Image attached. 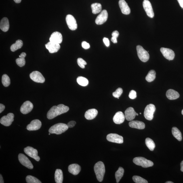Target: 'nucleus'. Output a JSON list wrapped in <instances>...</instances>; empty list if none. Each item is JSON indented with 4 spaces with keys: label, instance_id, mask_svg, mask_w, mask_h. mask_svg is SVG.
I'll list each match as a JSON object with an SVG mask.
<instances>
[{
    "label": "nucleus",
    "instance_id": "15",
    "mask_svg": "<svg viewBox=\"0 0 183 183\" xmlns=\"http://www.w3.org/2000/svg\"><path fill=\"white\" fill-rule=\"evenodd\" d=\"M108 18L107 11L104 9L102 10L95 20V23L98 25H101L106 22Z\"/></svg>",
    "mask_w": 183,
    "mask_h": 183
},
{
    "label": "nucleus",
    "instance_id": "9",
    "mask_svg": "<svg viewBox=\"0 0 183 183\" xmlns=\"http://www.w3.org/2000/svg\"><path fill=\"white\" fill-rule=\"evenodd\" d=\"M30 79L36 83H43L45 82V79L40 72L38 71H33L30 74Z\"/></svg>",
    "mask_w": 183,
    "mask_h": 183
},
{
    "label": "nucleus",
    "instance_id": "54",
    "mask_svg": "<svg viewBox=\"0 0 183 183\" xmlns=\"http://www.w3.org/2000/svg\"><path fill=\"white\" fill-rule=\"evenodd\" d=\"M182 115H183V109L182 110Z\"/></svg>",
    "mask_w": 183,
    "mask_h": 183
},
{
    "label": "nucleus",
    "instance_id": "49",
    "mask_svg": "<svg viewBox=\"0 0 183 183\" xmlns=\"http://www.w3.org/2000/svg\"><path fill=\"white\" fill-rule=\"evenodd\" d=\"M111 41L112 42H113V43H117V39L112 37L111 38Z\"/></svg>",
    "mask_w": 183,
    "mask_h": 183
},
{
    "label": "nucleus",
    "instance_id": "7",
    "mask_svg": "<svg viewBox=\"0 0 183 183\" xmlns=\"http://www.w3.org/2000/svg\"><path fill=\"white\" fill-rule=\"evenodd\" d=\"M24 151L26 154L30 157L33 158L36 161H40V158L38 155V151L37 149L28 146L24 148Z\"/></svg>",
    "mask_w": 183,
    "mask_h": 183
},
{
    "label": "nucleus",
    "instance_id": "21",
    "mask_svg": "<svg viewBox=\"0 0 183 183\" xmlns=\"http://www.w3.org/2000/svg\"><path fill=\"white\" fill-rule=\"evenodd\" d=\"M119 5L122 13L125 15H129L131 12L130 9L125 0H120Z\"/></svg>",
    "mask_w": 183,
    "mask_h": 183
},
{
    "label": "nucleus",
    "instance_id": "1",
    "mask_svg": "<svg viewBox=\"0 0 183 183\" xmlns=\"http://www.w3.org/2000/svg\"><path fill=\"white\" fill-rule=\"evenodd\" d=\"M69 110V108L68 106L63 104L53 106L47 112V117L49 119H53L57 116L66 113Z\"/></svg>",
    "mask_w": 183,
    "mask_h": 183
},
{
    "label": "nucleus",
    "instance_id": "41",
    "mask_svg": "<svg viewBox=\"0 0 183 183\" xmlns=\"http://www.w3.org/2000/svg\"><path fill=\"white\" fill-rule=\"evenodd\" d=\"M77 62L78 65L81 68H85V66L87 65V62L83 59L79 58H78Z\"/></svg>",
    "mask_w": 183,
    "mask_h": 183
},
{
    "label": "nucleus",
    "instance_id": "55",
    "mask_svg": "<svg viewBox=\"0 0 183 183\" xmlns=\"http://www.w3.org/2000/svg\"><path fill=\"white\" fill-rule=\"evenodd\" d=\"M136 115L137 116L138 115V113H136Z\"/></svg>",
    "mask_w": 183,
    "mask_h": 183
},
{
    "label": "nucleus",
    "instance_id": "33",
    "mask_svg": "<svg viewBox=\"0 0 183 183\" xmlns=\"http://www.w3.org/2000/svg\"><path fill=\"white\" fill-rule=\"evenodd\" d=\"M124 173V169L123 167H120L118 170L116 171L115 174L116 182H119L120 180L123 176Z\"/></svg>",
    "mask_w": 183,
    "mask_h": 183
},
{
    "label": "nucleus",
    "instance_id": "22",
    "mask_svg": "<svg viewBox=\"0 0 183 183\" xmlns=\"http://www.w3.org/2000/svg\"><path fill=\"white\" fill-rule=\"evenodd\" d=\"M125 119V116L121 111L117 112L113 118V121L116 124H121L123 123Z\"/></svg>",
    "mask_w": 183,
    "mask_h": 183
},
{
    "label": "nucleus",
    "instance_id": "38",
    "mask_svg": "<svg viewBox=\"0 0 183 183\" xmlns=\"http://www.w3.org/2000/svg\"><path fill=\"white\" fill-rule=\"evenodd\" d=\"M26 182L28 183H41V182L39 179L35 177L28 175L26 178Z\"/></svg>",
    "mask_w": 183,
    "mask_h": 183
},
{
    "label": "nucleus",
    "instance_id": "39",
    "mask_svg": "<svg viewBox=\"0 0 183 183\" xmlns=\"http://www.w3.org/2000/svg\"><path fill=\"white\" fill-rule=\"evenodd\" d=\"M133 180L136 183H148L147 181L142 177L138 176H134L133 177Z\"/></svg>",
    "mask_w": 183,
    "mask_h": 183
},
{
    "label": "nucleus",
    "instance_id": "26",
    "mask_svg": "<svg viewBox=\"0 0 183 183\" xmlns=\"http://www.w3.org/2000/svg\"><path fill=\"white\" fill-rule=\"evenodd\" d=\"M166 96L169 100H176L180 97V95L176 91L173 89H169L166 92Z\"/></svg>",
    "mask_w": 183,
    "mask_h": 183
},
{
    "label": "nucleus",
    "instance_id": "34",
    "mask_svg": "<svg viewBox=\"0 0 183 183\" xmlns=\"http://www.w3.org/2000/svg\"><path fill=\"white\" fill-rule=\"evenodd\" d=\"M156 73L155 70H151L148 72L146 76V79L148 82H151L154 81L156 78Z\"/></svg>",
    "mask_w": 183,
    "mask_h": 183
},
{
    "label": "nucleus",
    "instance_id": "25",
    "mask_svg": "<svg viewBox=\"0 0 183 183\" xmlns=\"http://www.w3.org/2000/svg\"><path fill=\"white\" fill-rule=\"evenodd\" d=\"M98 110L95 108L89 109L85 112V117L86 119L89 120L94 119L98 115Z\"/></svg>",
    "mask_w": 183,
    "mask_h": 183
},
{
    "label": "nucleus",
    "instance_id": "6",
    "mask_svg": "<svg viewBox=\"0 0 183 183\" xmlns=\"http://www.w3.org/2000/svg\"><path fill=\"white\" fill-rule=\"evenodd\" d=\"M156 108L154 104H150L147 106L144 109V115L145 119L148 121H151L153 119Z\"/></svg>",
    "mask_w": 183,
    "mask_h": 183
},
{
    "label": "nucleus",
    "instance_id": "43",
    "mask_svg": "<svg viewBox=\"0 0 183 183\" xmlns=\"http://www.w3.org/2000/svg\"><path fill=\"white\" fill-rule=\"evenodd\" d=\"M81 45L83 48L85 49H87L90 47L89 44L86 41H83Z\"/></svg>",
    "mask_w": 183,
    "mask_h": 183
},
{
    "label": "nucleus",
    "instance_id": "44",
    "mask_svg": "<svg viewBox=\"0 0 183 183\" xmlns=\"http://www.w3.org/2000/svg\"><path fill=\"white\" fill-rule=\"evenodd\" d=\"M76 124V122L75 121H70L68 123L67 125L68 128H72L75 126Z\"/></svg>",
    "mask_w": 183,
    "mask_h": 183
},
{
    "label": "nucleus",
    "instance_id": "53",
    "mask_svg": "<svg viewBox=\"0 0 183 183\" xmlns=\"http://www.w3.org/2000/svg\"><path fill=\"white\" fill-rule=\"evenodd\" d=\"M165 183H173L174 182H171V181H168V182H166Z\"/></svg>",
    "mask_w": 183,
    "mask_h": 183
},
{
    "label": "nucleus",
    "instance_id": "52",
    "mask_svg": "<svg viewBox=\"0 0 183 183\" xmlns=\"http://www.w3.org/2000/svg\"><path fill=\"white\" fill-rule=\"evenodd\" d=\"M14 1L16 3H20L21 2L22 0H14Z\"/></svg>",
    "mask_w": 183,
    "mask_h": 183
},
{
    "label": "nucleus",
    "instance_id": "45",
    "mask_svg": "<svg viewBox=\"0 0 183 183\" xmlns=\"http://www.w3.org/2000/svg\"><path fill=\"white\" fill-rule=\"evenodd\" d=\"M104 42L106 47H108L110 45V41L107 38L104 37L103 39Z\"/></svg>",
    "mask_w": 183,
    "mask_h": 183
},
{
    "label": "nucleus",
    "instance_id": "37",
    "mask_svg": "<svg viewBox=\"0 0 183 183\" xmlns=\"http://www.w3.org/2000/svg\"><path fill=\"white\" fill-rule=\"evenodd\" d=\"M2 83L4 86L8 87L10 84V79L7 74H4L2 77Z\"/></svg>",
    "mask_w": 183,
    "mask_h": 183
},
{
    "label": "nucleus",
    "instance_id": "32",
    "mask_svg": "<svg viewBox=\"0 0 183 183\" xmlns=\"http://www.w3.org/2000/svg\"><path fill=\"white\" fill-rule=\"evenodd\" d=\"M172 133L175 138L179 141H182V133L179 129L176 127H173L172 129Z\"/></svg>",
    "mask_w": 183,
    "mask_h": 183
},
{
    "label": "nucleus",
    "instance_id": "29",
    "mask_svg": "<svg viewBox=\"0 0 183 183\" xmlns=\"http://www.w3.org/2000/svg\"><path fill=\"white\" fill-rule=\"evenodd\" d=\"M26 56V53L24 52H22L19 56V58H17L16 60L17 64L20 67H22L25 64L26 61L25 60V58Z\"/></svg>",
    "mask_w": 183,
    "mask_h": 183
},
{
    "label": "nucleus",
    "instance_id": "51",
    "mask_svg": "<svg viewBox=\"0 0 183 183\" xmlns=\"http://www.w3.org/2000/svg\"><path fill=\"white\" fill-rule=\"evenodd\" d=\"M180 166H181V171L183 172V161L181 162L180 164Z\"/></svg>",
    "mask_w": 183,
    "mask_h": 183
},
{
    "label": "nucleus",
    "instance_id": "10",
    "mask_svg": "<svg viewBox=\"0 0 183 183\" xmlns=\"http://www.w3.org/2000/svg\"><path fill=\"white\" fill-rule=\"evenodd\" d=\"M18 159L20 163L24 166L28 168L32 169L33 168V165L28 158L22 154H20L18 155Z\"/></svg>",
    "mask_w": 183,
    "mask_h": 183
},
{
    "label": "nucleus",
    "instance_id": "46",
    "mask_svg": "<svg viewBox=\"0 0 183 183\" xmlns=\"http://www.w3.org/2000/svg\"><path fill=\"white\" fill-rule=\"evenodd\" d=\"M119 32L117 31V30H115V31L113 32L112 34V37L116 38V39H117V38L119 37Z\"/></svg>",
    "mask_w": 183,
    "mask_h": 183
},
{
    "label": "nucleus",
    "instance_id": "50",
    "mask_svg": "<svg viewBox=\"0 0 183 183\" xmlns=\"http://www.w3.org/2000/svg\"><path fill=\"white\" fill-rule=\"evenodd\" d=\"M0 183H4V180H3V178L2 176L1 175H0Z\"/></svg>",
    "mask_w": 183,
    "mask_h": 183
},
{
    "label": "nucleus",
    "instance_id": "5",
    "mask_svg": "<svg viewBox=\"0 0 183 183\" xmlns=\"http://www.w3.org/2000/svg\"><path fill=\"white\" fill-rule=\"evenodd\" d=\"M137 55L140 60L143 62H146L149 60V54L142 46L137 45L136 47Z\"/></svg>",
    "mask_w": 183,
    "mask_h": 183
},
{
    "label": "nucleus",
    "instance_id": "28",
    "mask_svg": "<svg viewBox=\"0 0 183 183\" xmlns=\"http://www.w3.org/2000/svg\"><path fill=\"white\" fill-rule=\"evenodd\" d=\"M55 180L56 183H62L63 180V174L62 171L60 169H57L55 171Z\"/></svg>",
    "mask_w": 183,
    "mask_h": 183
},
{
    "label": "nucleus",
    "instance_id": "57",
    "mask_svg": "<svg viewBox=\"0 0 183 183\" xmlns=\"http://www.w3.org/2000/svg\"><path fill=\"white\" fill-rule=\"evenodd\" d=\"M140 114H142V113H140Z\"/></svg>",
    "mask_w": 183,
    "mask_h": 183
},
{
    "label": "nucleus",
    "instance_id": "30",
    "mask_svg": "<svg viewBox=\"0 0 183 183\" xmlns=\"http://www.w3.org/2000/svg\"><path fill=\"white\" fill-rule=\"evenodd\" d=\"M91 8L93 14H96L102 11V5L100 3H95L91 5Z\"/></svg>",
    "mask_w": 183,
    "mask_h": 183
},
{
    "label": "nucleus",
    "instance_id": "24",
    "mask_svg": "<svg viewBox=\"0 0 183 183\" xmlns=\"http://www.w3.org/2000/svg\"><path fill=\"white\" fill-rule=\"evenodd\" d=\"M81 167L77 164H72L68 167V171L71 174L74 175H77L81 171Z\"/></svg>",
    "mask_w": 183,
    "mask_h": 183
},
{
    "label": "nucleus",
    "instance_id": "13",
    "mask_svg": "<svg viewBox=\"0 0 183 183\" xmlns=\"http://www.w3.org/2000/svg\"><path fill=\"white\" fill-rule=\"evenodd\" d=\"M143 6L148 16L150 18H153L154 13L150 1L148 0H144L143 2Z\"/></svg>",
    "mask_w": 183,
    "mask_h": 183
},
{
    "label": "nucleus",
    "instance_id": "12",
    "mask_svg": "<svg viewBox=\"0 0 183 183\" xmlns=\"http://www.w3.org/2000/svg\"><path fill=\"white\" fill-rule=\"evenodd\" d=\"M66 21L68 28L74 30L77 29V24L75 18L72 15L68 14L66 17Z\"/></svg>",
    "mask_w": 183,
    "mask_h": 183
},
{
    "label": "nucleus",
    "instance_id": "40",
    "mask_svg": "<svg viewBox=\"0 0 183 183\" xmlns=\"http://www.w3.org/2000/svg\"><path fill=\"white\" fill-rule=\"evenodd\" d=\"M123 93V90L122 88H118L113 93V96L114 98H118L121 96L122 93Z\"/></svg>",
    "mask_w": 183,
    "mask_h": 183
},
{
    "label": "nucleus",
    "instance_id": "8",
    "mask_svg": "<svg viewBox=\"0 0 183 183\" xmlns=\"http://www.w3.org/2000/svg\"><path fill=\"white\" fill-rule=\"evenodd\" d=\"M14 115L12 113H9L6 116H4L1 117L0 120V123L6 127L10 126L14 121Z\"/></svg>",
    "mask_w": 183,
    "mask_h": 183
},
{
    "label": "nucleus",
    "instance_id": "16",
    "mask_svg": "<svg viewBox=\"0 0 183 183\" xmlns=\"http://www.w3.org/2000/svg\"><path fill=\"white\" fill-rule=\"evenodd\" d=\"M33 104L29 101H26L22 104L20 108L21 112L24 114H27L33 109Z\"/></svg>",
    "mask_w": 183,
    "mask_h": 183
},
{
    "label": "nucleus",
    "instance_id": "36",
    "mask_svg": "<svg viewBox=\"0 0 183 183\" xmlns=\"http://www.w3.org/2000/svg\"><path fill=\"white\" fill-rule=\"evenodd\" d=\"M77 81L79 85L83 87L86 86L89 83L88 80L86 78L82 76H79L77 78Z\"/></svg>",
    "mask_w": 183,
    "mask_h": 183
},
{
    "label": "nucleus",
    "instance_id": "56",
    "mask_svg": "<svg viewBox=\"0 0 183 183\" xmlns=\"http://www.w3.org/2000/svg\"><path fill=\"white\" fill-rule=\"evenodd\" d=\"M50 134H51V133H49V135H50Z\"/></svg>",
    "mask_w": 183,
    "mask_h": 183
},
{
    "label": "nucleus",
    "instance_id": "42",
    "mask_svg": "<svg viewBox=\"0 0 183 183\" xmlns=\"http://www.w3.org/2000/svg\"><path fill=\"white\" fill-rule=\"evenodd\" d=\"M129 98L132 100L136 98L137 97L136 92L133 90H131L129 93Z\"/></svg>",
    "mask_w": 183,
    "mask_h": 183
},
{
    "label": "nucleus",
    "instance_id": "35",
    "mask_svg": "<svg viewBox=\"0 0 183 183\" xmlns=\"http://www.w3.org/2000/svg\"><path fill=\"white\" fill-rule=\"evenodd\" d=\"M145 142L146 146L151 151H153L155 147V144L153 140L149 138H147Z\"/></svg>",
    "mask_w": 183,
    "mask_h": 183
},
{
    "label": "nucleus",
    "instance_id": "47",
    "mask_svg": "<svg viewBox=\"0 0 183 183\" xmlns=\"http://www.w3.org/2000/svg\"><path fill=\"white\" fill-rule=\"evenodd\" d=\"M5 106L2 104H0V113H1L5 109Z\"/></svg>",
    "mask_w": 183,
    "mask_h": 183
},
{
    "label": "nucleus",
    "instance_id": "4",
    "mask_svg": "<svg viewBox=\"0 0 183 183\" xmlns=\"http://www.w3.org/2000/svg\"><path fill=\"white\" fill-rule=\"evenodd\" d=\"M133 162L136 165L144 168L151 167L154 165L153 162L143 157H135L133 159Z\"/></svg>",
    "mask_w": 183,
    "mask_h": 183
},
{
    "label": "nucleus",
    "instance_id": "11",
    "mask_svg": "<svg viewBox=\"0 0 183 183\" xmlns=\"http://www.w3.org/2000/svg\"><path fill=\"white\" fill-rule=\"evenodd\" d=\"M106 139L109 142L121 144L123 142V137L120 135L114 133L108 134L106 136Z\"/></svg>",
    "mask_w": 183,
    "mask_h": 183
},
{
    "label": "nucleus",
    "instance_id": "17",
    "mask_svg": "<svg viewBox=\"0 0 183 183\" xmlns=\"http://www.w3.org/2000/svg\"><path fill=\"white\" fill-rule=\"evenodd\" d=\"M41 123L39 119L34 120L30 122L26 127V129L28 131H36L41 128Z\"/></svg>",
    "mask_w": 183,
    "mask_h": 183
},
{
    "label": "nucleus",
    "instance_id": "3",
    "mask_svg": "<svg viewBox=\"0 0 183 183\" xmlns=\"http://www.w3.org/2000/svg\"><path fill=\"white\" fill-rule=\"evenodd\" d=\"M68 128L67 125L66 124L58 123L51 127L49 129V131L51 134L59 135L64 132Z\"/></svg>",
    "mask_w": 183,
    "mask_h": 183
},
{
    "label": "nucleus",
    "instance_id": "18",
    "mask_svg": "<svg viewBox=\"0 0 183 183\" xmlns=\"http://www.w3.org/2000/svg\"><path fill=\"white\" fill-rule=\"evenodd\" d=\"M45 47L51 53L58 52L60 48V44L53 43L50 41L45 45Z\"/></svg>",
    "mask_w": 183,
    "mask_h": 183
},
{
    "label": "nucleus",
    "instance_id": "20",
    "mask_svg": "<svg viewBox=\"0 0 183 183\" xmlns=\"http://www.w3.org/2000/svg\"><path fill=\"white\" fill-rule=\"evenodd\" d=\"M49 41L52 42L60 44L62 41V34L60 32H55L51 34L49 38Z\"/></svg>",
    "mask_w": 183,
    "mask_h": 183
},
{
    "label": "nucleus",
    "instance_id": "2",
    "mask_svg": "<svg viewBox=\"0 0 183 183\" xmlns=\"http://www.w3.org/2000/svg\"><path fill=\"white\" fill-rule=\"evenodd\" d=\"M94 170L98 180L100 182H102L105 173V168L104 163L102 161H99L95 164Z\"/></svg>",
    "mask_w": 183,
    "mask_h": 183
},
{
    "label": "nucleus",
    "instance_id": "14",
    "mask_svg": "<svg viewBox=\"0 0 183 183\" xmlns=\"http://www.w3.org/2000/svg\"><path fill=\"white\" fill-rule=\"evenodd\" d=\"M160 50L164 57L167 60H174L175 56V53L171 49L161 47Z\"/></svg>",
    "mask_w": 183,
    "mask_h": 183
},
{
    "label": "nucleus",
    "instance_id": "48",
    "mask_svg": "<svg viewBox=\"0 0 183 183\" xmlns=\"http://www.w3.org/2000/svg\"><path fill=\"white\" fill-rule=\"evenodd\" d=\"M180 5L183 9V0H177Z\"/></svg>",
    "mask_w": 183,
    "mask_h": 183
},
{
    "label": "nucleus",
    "instance_id": "19",
    "mask_svg": "<svg viewBox=\"0 0 183 183\" xmlns=\"http://www.w3.org/2000/svg\"><path fill=\"white\" fill-rule=\"evenodd\" d=\"M136 113L134 108L129 107L127 108L125 112V119L127 121H130L134 119L136 115Z\"/></svg>",
    "mask_w": 183,
    "mask_h": 183
},
{
    "label": "nucleus",
    "instance_id": "27",
    "mask_svg": "<svg viewBox=\"0 0 183 183\" xmlns=\"http://www.w3.org/2000/svg\"><path fill=\"white\" fill-rule=\"evenodd\" d=\"M9 27L8 19L7 18H4L1 20L0 22V28L1 30L4 32L8 31Z\"/></svg>",
    "mask_w": 183,
    "mask_h": 183
},
{
    "label": "nucleus",
    "instance_id": "23",
    "mask_svg": "<svg viewBox=\"0 0 183 183\" xmlns=\"http://www.w3.org/2000/svg\"><path fill=\"white\" fill-rule=\"evenodd\" d=\"M129 125L131 128L140 129H144L145 127V125L143 122L138 121H131L129 123Z\"/></svg>",
    "mask_w": 183,
    "mask_h": 183
},
{
    "label": "nucleus",
    "instance_id": "31",
    "mask_svg": "<svg viewBox=\"0 0 183 183\" xmlns=\"http://www.w3.org/2000/svg\"><path fill=\"white\" fill-rule=\"evenodd\" d=\"M23 45V43L22 40H17L16 41V43L13 44L10 47L11 50L12 52H15V51H16L18 49L21 48Z\"/></svg>",
    "mask_w": 183,
    "mask_h": 183
}]
</instances>
